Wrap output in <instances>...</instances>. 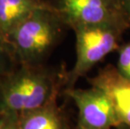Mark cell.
Returning a JSON list of instances; mask_svg holds the SVG:
<instances>
[{
	"label": "cell",
	"mask_w": 130,
	"mask_h": 129,
	"mask_svg": "<svg viewBox=\"0 0 130 129\" xmlns=\"http://www.w3.org/2000/svg\"><path fill=\"white\" fill-rule=\"evenodd\" d=\"M66 72L40 65H20L0 76V110L23 112L57 99Z\"/></svg>",
	"instance_id": "6da1fadb"
},
{
	"label": "cell",
	"mask_w": 130,
	"mask_h": 129,
	"mask_svg": "<svg viewBox=\"0 0 130 129\" xmlns=\"http://www.w3.org/2000/svg\"><path fill=\"white\" fill-rule=\"evenodd\" d=\"M68 28L51 6L35 10L6 35L18 65L43 64Z\"/></svg>",
	"instance_id": "7a4b0ae2"
},
{
	"label": "cell",
	"mask_w": 130,
	"mask_h": 129,
	"mask_svg": "<svg viewBox=\"0 0 130 129\" xmlns=\"http://www.w3.org/2000/svg\"><path fill=\"white\" fill-rule=\"evenodd\" d=\"M76 58L73 68L66 72L65 89L72 88L77 81L120 46L125 29L112 25L75 27Z\"/></svg>",
	"instance_id": "3957f363"
},
{
	"label": "cell",
	"mask_w": 130,
	"mask_h": 129,
	"mask_svg": "<svg viewBox=\"0 0 130 129\" xmlns=\"http://www.w3.org/2000/svg\"><path fill=\"white\" fill-rule=\"evenodd\" d=\"M59 13L66 26L112 25L125 30L130 23L119 0H46Z\"/></svg>",
	"instance_id": "277c9868"
},
{
	"label": "cell",
	"mask_w": 130,
	"mask_h": 129,
	"mask_svg": "<svg viewBox=\"0 0 130 129\" xmlns=\"http://www.w3.org/2000/svg\"><path fill=\"white\" fill-rule=\"evenodd\" d=\"M64 93L78 108L79 129H112L123 126L110 98L101 89L72 87L65 89Z\"/></svg>",
	"instance_id": "5b68a950"
},
{
	"label": "cell",
	"mask_w": 130,
	"mask_h": 129,
	"mask_svg": "<svg viewBox=\"0 0 130 129\" xmlns=\"http://www.w3.org/2000/svg\"><path fill=\"white\" fill-rule=\"evenodd\" d=\"M88 82L106 93L123 126L130 129V80L122 76L116 66L107 65Z\"/></svg>",
	"instance_id": "8992f818"
},
{
	"label": "cell",
	"mask_w": 130,
	"mask_h": 129,
	"mask_svg": "<svg viewBox=\"0 0 130 129\" xmlns=\"http://www.w3.org/2000/svg\"><path fill=\"white\" fill-rule=\"evenodd\" d=\"M19 129H71L57 99L19 114Z\"/></svg>",
	"instance_id": "52a82bcc"
},
{
	"label": "cell",
	"mask_w": 130,
	"mask_h": 129,
	"mask_svg": "<svg viewBox=\"0 0 130 129\" xmlns=\"http://www.w3.org/2000/svg\"><path fill=\"white\" fill-rule=\"evenodd\" d=\"M50 6L46 0H0V30L6 36L35 10Z\"/></svg>",
	"instance_id": "ba28073f"
},
{
	"label": "cell",
	"mask_w": 130,
	"mask_h": 129,
	"mask_svg": "<svg viewBox=\"0 0 130 129\" xmlns=\"http://www.w3.org/2000/svg\"><path fill=\"white\" fill-rule=\"evenodd\" d=\"M17 66L7 38L0 30V76L10 72Z\"/></svg>",
	"instance_id": "9c48e42d"
},
{
	"label": "cell",
	"mask_w": 130,
	"mask_h": 129,
	"mask_svg": "<svg viewBox=\"0 0 130 129\" xmlns=\"http://www.w3.org/2000/svg\"><path fill=\"white\" fill-rule=\"evenodd\" d=\"M118 53L116 68L122 76L130 80V41L120 45Z\"/></svg>",
	"instance_id": "30bf717a"
},
{
	"label": "cell",
	"mask_w": 130,
	"mask_h": 129,
	"mask_svg": "<svg viewBox=\"0 0 130 129\" xmlns=\"http://www.w3.org/2000/svg\"><path fill=\"white\" fill-rule=\"evenodd\" d=\"M0 129H19V114L12 111L0 110Z\"/></svg>",
	"instance_id": "8fae6325"
},
{
	"label": "cell",
	"mask_w": 130,
	"mask_h": 129,
	"mask_svg": "<svg viewBox=\"0 0 130 129\" xmlns=\"http://www.w3.org/2000/svg\"><path fill=\"white\" fill-rule=\"evenodd\" d=\"M120 5L130 23V0H119Z\"/></svg>",
	"instance_id": "7c38bea8"
}]
</instances>
